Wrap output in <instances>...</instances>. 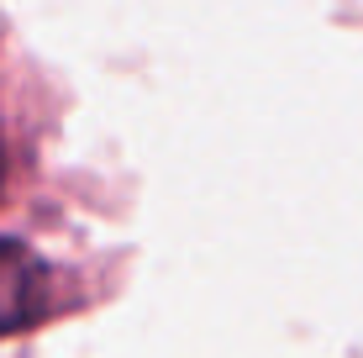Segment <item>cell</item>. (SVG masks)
I'll list each match as a JSON object with an SVG mask.
<instances>
[{
  "mask_svg": "<svg viewBox=\"0 0 363 358\" xmlns=\"http://www.w3.org/2000/svg\"><path fill=\"white\" fill-rule=\"evenodd\" d=\"M43 311V264L32 248L0 237V337L21 332Z\"/></svg>",
  "mask_w": 363,
  "mask_h": 358,
  "instance_id": "obj_1",
  "label": "cell"
},
{
  "mask_svg": "<svg viewBox=\"0 0 363 358\" xmlns=\"http://www.w3.org/2000/svg\"><path fill=\"white\" fill-rule=\"evenodd\" d=\"M0 184H6V158H0Z\"/></svg>",
  "mask_w": 363,
  "mask_h": 358,
  "instance_id": "obj_2",
  "label": "cell"
}]
</instances>
